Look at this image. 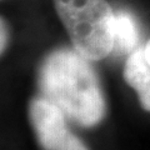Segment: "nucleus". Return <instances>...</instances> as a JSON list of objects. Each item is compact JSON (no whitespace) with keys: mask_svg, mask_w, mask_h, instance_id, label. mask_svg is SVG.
I'll list each match as a JSON object with an SVG mask.
<instances>
[{"mask_svg":"<svg viewBox=\"0 0 150 150\" xmlns=\"http://www.w3.org/2000/svg\"><path fill=\"white\" fill-rule=\"evenodd\" d=\"M39 86L45 99L80 126H95L105 116V99L90 60L75 49H56L39 70Z\"/></svg>","mask_w":150,"mask_h":150,"instance_id":"obj_1","label":"nucleus"},{"mask_svg":"<svg viewBox=\"0 0 150 150\" xmlns=\"http://www.w3.org/2000/svg\"><path fill=\"white\" fill-rule=\"evenodd\" d=\"M53 5L80 55L99 62L112 53L115 13L106 0H53Z\"/></svg>","mask_w":150,"mask_h":150,"instance_id":"obj_2","label":"nucleus"},{"mask_svg":"<svg viewBox=\"0 0 150 150\" xmlns=\"http://www.w3.org/2000/svg\"><path fill=\"white\" fill-rule=\"evenodd\" d=\"M29 119L44 150H89L68 128L63 110L44 96L30 101Z\"/></svg>","mask_w":150,"mask_h":150,"instance_id":"obj_3","label":"nucleus"},{"mask_svg":"<svg viewBox=\"0 0 150 150\" xmlns=\"http://www.w3.org/2000/svg\"><path fill=\"white\" fill-rule=\"evenodd\" d=\"M123 76L125 83L133 88L144 110L150 112V62L144 48L134 50L125 62Z\"/></svg>","mask_w":150,"mask_h":150,"instance_id":"obj_4","label":"nucleus"},{"mask_svg":"<svg viewBox=\"0 0 150 150\" xmlns=\"http://www.w3.org/2000/svg\"><path fill=\"white\" fill-rule=\"evenodd\" d=\"M139 40L137 23L128 13L119 11L115 14L114 23V49L118 54H131Z\"/></svg>","mask_w":150,"mask_h":150,"instance_id":"obj_5","label":"nucleus"},{"mask_svg":"<svg viewBox=\"0 0 150 150\" xmlns=\"http://www.w3.org/2000/svg\"><path fill=\"white\" fill-rule=\"evenodd\" d=\"M0 24H1V40H0V53L1 55L4 54V51H5L6 46H8V41H9V29H8V24L5 21V19L1 18V21H0Z\"/></svg>","mask_w":150,"mask_h":150,"instance_id":"obj_6","label":"nucleus"},{"mask_svg":"<svg viewBox=\"0 0 150 150\" xmlns=\"http://www.w3.org/2000/svg\"><path fill=\"white\" fill-rule=\"evenodd\" d=\"M144 51H145V55H146L148 60L150 62V39L148 40V43L145 44V46H144Z\"/></svg>","mask_w":150,"mask_h":150,"instance_id":"obj_7","label":"nucleus"}]
</instances>
